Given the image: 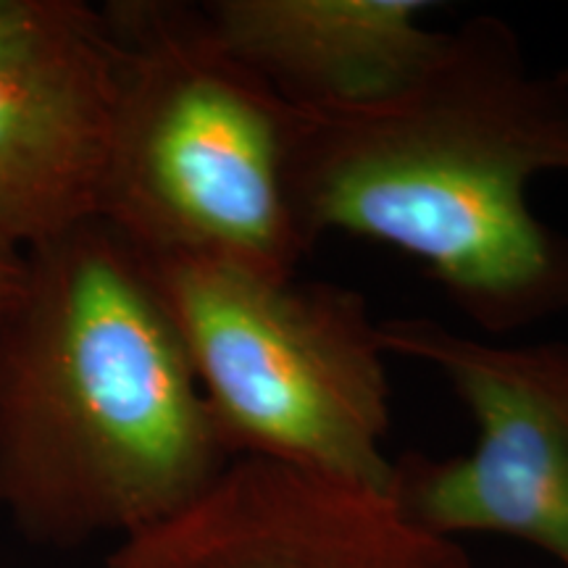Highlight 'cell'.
I'll use <instances>...</instances> for the list:
<instances>
[{"instance_id": "8", "label": "cell", "mask_w": 568, "mask_h": 568, "mask_svg": "<svg viewBox=\"0 0 568 568\" xmlns=\"http://www.w3.org/2000/svg\"><path fill=\"white\" fill-rule=\"evenodd\" d=\"M205 19L234 59L295 109H339L408 82L445 32L429 0H211Z\"/></svg>"}, {"instance_id": "5", "label": "cell", "mask_w": 568, "mask_h": 568, "mask_svg": "<svg viewBox=\"0 0 568 568\" xmlns=\"http://www.w3.org/2000/svg\"><path fill=\"white\" fill-rule=\"evenodd\" d=\"M387 355L445 376L477 426L464 456L406 453L389 497L432 535H500L568 568V339L495 345L429 316L379 322Z\"/></svg>"}, {"instance_id": "1", "label": "cell", "mask_w": 568, "mask_h": 568, "mask_svg": "<svg viewBox=\"0 0 568 568\" xmlns=\"http://www.w3.org/2000/svg\"><path fill=\"white\" fill-rule=\"evenodd\" d=\"M545 172H568V90L529 69L493 13L445 32L387 95L295 109L290 197L305 240L345 232L410 255L495 337L568 311V237L527 197Z\"/></svg>"}, {"instance_id": "9", "label": "cell", "mask_w": 568, "mask_h": 568, "mask_svg": "<svg viewBox=\"0 0 568 568\" xmlns=\"http://www.w3.org/2000/svg\"><path fill=\"white\" fill-rule=\"evenodd\" d=\"M24 282V251L0 237V314L19 295Z\"/></svg>"}, {"instance_id": "4", "label": "cell", "mask_w": 568, "mask_h": 568, "mask_svg": "<svg viewBox=\"0 0 568 568\" xmlns=\"http://www.w3.org/2000/svg\"><path fill=\"white\" fill-rule=\"evenodd\" d=\"M232 458L389 495V376L358 290L209 258H148Z\"/></svg>"}, {"instance_id": "6", "label": "cell", "mask_w": 568, "mask_h": 568, "mask_svg": "<svg viewBox=\"0 0 568 568\" xmlns=\"http://www.w3.org/2000/svg\"><path fill=\"white\" fill-rule=\"evenodd\" d=\"M119 42L82 0H0V237L21 251L98 216Z\"/></svg>"}, {"instance_id": "3", "label": "cell", "mask_w": 568, "mask_h": 568, "mask_svg": "<svg viewBox=\"0 0 568 568\" xmlns=\"http://www.w3.org/2000/svg\"><path fill=\"white\" fill-rule=\"evenodd\" d=\"M103 11L122 69L98 219L148 258L295 276L314 245L290 197L293 105L226 51L203 6Z\"/></svg>"}, {"instance_id": "2", "label": "cell", "mask_w": 568, "mask_h": 568, "mask_svg": "<svg viewBox=\"0 0 568 568\" xmlns=\"http://www.w3.org/2000/svg\"><path fill=\"white\" fill-rule=\"evenodd\" d=\"M151 266L103 219L24 251L0 314V508L38 545L155 527L232 464Z\"/></svg>"}, {"instance_id": "10", "label": "cell", "mask_w": 568, "mask_h": 568, "mask_svg": "<svg viewBox=\"0 0 568 568\" xmlns=\"http://www.w3.org/2000/svg\"><path fill=\"white\" fill-rule=\"evenodd\" d=\"M552 80H556L564 90H568V67H564L560 71H556V74H552Z\"/></svg>"}, {"instance_id": "7", "label": "cell", "mask_w": 568, "mask_h": 568, "mask_svg": "<svg viewBox=\"0 0 568 568\" xmlns=\"http://www.w3.org/2000/svg\"><path fill=\"white\" fill-rule=\"evenodd\" d=\"M105 568H477L393 497L266 458H234L180 514L124 537Z\"/></svg>"}]
</instances>
